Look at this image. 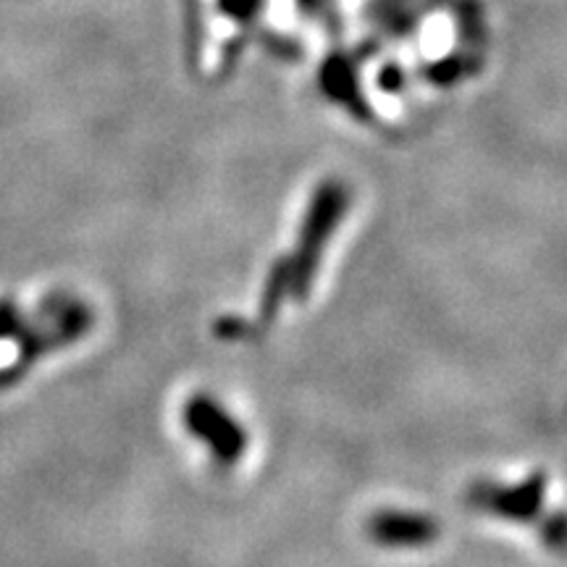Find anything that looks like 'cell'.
I'll use <instances>...</instances> for the list:
<instances>
[{
  "mask_svg": "<svg viewBox=\"0 0 567 567\" xmlns=\"http://www.w3.org/2000/svg\"><path fill=\"white\" fill-rule=\"evenodd\" d=\"M24 337V321L11 302H0V339Z\"/></svg>",
  "mask_w": 567,
  "mask_h": 567,
  "instance_id": "obj_5",
  "label": "cell"
},
{
  "mask_svg": "<svg viewBox=\"0 0 567 567\" xmlns=\"http://www.w3.org/2000/svg\"><path fill=\"white\" fill-rule=\"evenodd\" d=\"M544 494H547V476L534 473V476L520 481L517 486H499L492 481H476L467 488V505L484 509L496 517L507 520H534L542 513Z\"/></svg>",
  "mask_w": 567,
  "mask_h": 567,
  "instance_id": "obj_3",
  "label": "cell"
},
{
  "mask_svg": "<svg viewBox=\"0 0 567 567\" xmlns=\"http://www.w3.org/2000/svg\"><path fill=\"white\" fill-rule=\"evenodd\" d=\"M365 534L379 547L417 549L434 544L442 528L431 515L410 513V509H381L365 523Z\"/></svg>",
  "mask_w": 567,
  "mask_h": 567,
  "instance_id": "obj_4",
  "label": "cell"
},
{
  "mask_svg": "<svg viewBox=\"0 0 567 567\" xmlns=\"http://www.w3.org/2000/svg\"><path fill=\"white\" fill-rule=\"evenodd\" d=\"M347 208H350V189L337 179L323 182L310 197L295 252L289 258H281L289 274V300L302 302L308 297L326 245L334 237L337 226L342 224Z\"/></svg>",
  "mask_w": 567,
  "mask_h": 567,
  "instance_id": "obj_1",
  "label": "cell"
},
{
  "mask_svg": "<svg viewBox=\"0 0 567 567\" xmlns=\"http://www.w3.org/2000/svg\"><path fill=\"white\" fill-rule=\"evenodd\" d=\"M184 429L208 446L221 465H237L247 452V431L216 396L195 394L182 408Z\"/></svg>",
  "mask_w": 567,
  "mask_h": 567,
  "instance_id": "obj_2",
  "label": "cell"
},
{
  "mask_svg": "<svg viewBox=\"0 0 567 567\" xmlns=\"http://www.w3.org/2000/svg\"><path fill=\"white\" fill-rule=\"evenodd\" d=\"M544 538H547V544H549L551 549H563V544H565L563 513L551 515V520L547 523V528H544Z\"/></svg>",
  "mask_w": 567,
  "mask_h": 567,
  "instance_id": "obj_6",
  "label": "cell"
}]
</instances>
